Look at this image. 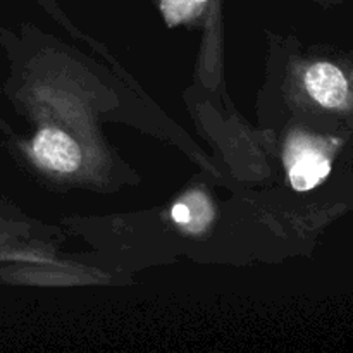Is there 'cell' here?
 I'll list each match as a JSON object with an SVG mask.
<instances>
[{
  "instance_id": "obj_4",
  "label": "cell",
  "mask_w": 353,
  "mask_h": 353,
  "mask_svg": "<svg viewBox=\"0 0 353 353\" xmlns=\"http://www.w3.org/2000/svg\"><path fill=\"white\" fill-rule=\"evenodd\" d=\"M199 3L200 2H196V0H164L162 7H164V12L169 17V21H179L195 12Z\"/></svg>"
},
{
  "instance_id": "obj_6",
  "label": "cell",
  "mask_w": 353,
  "mask_h": 353,
  "mask_svg": "<svg viewBox=\"0 0 353 353\" xmlns=\"http://www.w3.org/2000/svg\"><path fill=\"white\" fill-rule=\"evenodd\" d=\"M196 2H200V3H203V2H207V0H196Z\"/></svg>"
},
{
  "instance_id": "obj_2",
  "label": "cell",
  "mask_w": 353,
  "mask_h": 353,
  "mask_svg": "<svg viewBox=\"0 0 353 353\" xmlns=\"http://www.w3.org/2000/svg\"><path fill=\"white\" fill-rule=\"evenodd\" d=\"M303 85L310 99L323 109L348 110L353 107V79L333 62L309 65Z\"/></svg>"
},
{
  "instance_id": "obj_3",
  "label": "cell",
  "mask_w": 353,
  "mask_h": 353,
  "mask_svg": "<svg viewBox=\"0 0 353 353\" xmlns=\"http://www.w3.org/2000/svg\"><path fill=\"white\" fill-rule=\"evenodd\" d=\"M34 159L43 168L55 172H72L81 164V150L78 143L64 131L47 128L33 140Z\"/></svg>"
},
{
  "instance_id": "obj_5",
  "label": "cell",
  "mask_w": 353,
  "mask_h": 353,
  "mask_svg": "<svg viewBox=\"0 0 353 353\" xmlns=\"http://www.w3.org/2000/svg\"><path fill=\"white\" fill-rule=\"evenodd\" d=\"M172 219L179 224H188L192 221V212H190V207L186 203H176L172 207Z\"/></svg>"
},
{
  "instance_id": "obj_1",
  "label": "cell",
  "mask_w": 353,
  "mask_h": 353,
  "mask_svg": "<svg viewBox=\"0 0 353 353\" xmlns=\"http://www.w3.org/2000/svg\"><path fill=\"white\" fill-rule=\"evenodd\" d=\"M334 141L299 134L285 150V165L290 183L296 192H309L319 186L333 168Z\"/></svg>"
}]
</instances>
